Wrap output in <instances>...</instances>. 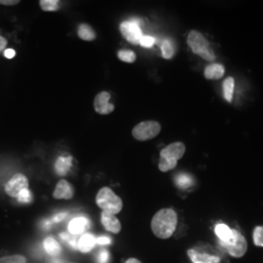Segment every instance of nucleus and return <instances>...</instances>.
Instances as JSON below:
<instances>
[{
  "mask_svg": "<svg viewBox=\"0 0 263 263\" xmlns=\"http://www.w3.org/2000/svg\"><path fill=\"white\" fill-rule=\"evenodd\" d=\"M178 225V215L174 210L167 208L157 212L151 220L153 234L159 239H169L172 237Z\"/></svg>",
  "mask_w": 263,
  "mask_h": 263,
  "instance_id": "nucleus-1",
  "label": "nucleus"
},
{
  "mask_svg": "<svg viewBox=\"0 0 263 263\" xmlns=\"http://www.w3.org/2000/svg\"><path fill=\"white\" fill-rule=\"evenodd\" d=\"M96 203L103 212L111 215L119 214L122 211L123 202L119 196L115 194L109 187H103L100 189L96 197Z\"/></svg>",
  "mask_w": 263,
  "mask_h": 263,
  "instance_id": "nucleus-2",
  "label": "nucleus"
},
{
  "mask_svg": "<svg viewBox=\"0 0 263 263\" xmlns=\"http://www.w3.org/2000/svg\"><path fill=\"white\" fill-rule=\"evenodd\" d=\"M187 43L191 48L192 52L194 54L199 55L200 57L205 59L207 61H214L216 59V55L207 41L206 38L202 35V34L192 31L188 35Z\"/></svg>",
  "mask_w": 263,
  "mask_h": 263,
  "instance_id": "nucleus-3",
  "label": "nucleus"
},
{
  "mask_svg": "<svg viewBox=\"0 0 263 263\" xmlns=\"http://www.w3.org/2000/svg\"><path fill=\"white\" fill-rule=\"evenodd\" d=\"M161 125L156 121H143L134 127L132 135L137 140H149L158 136L160 133Z\"/></svg>",
  "mask_w": 263,
  "mask_h": 263,
  "instance_id": "nucleus-4",
  "label": "nucleus"
},
{
  "mask_svg": "<svg viewBox=\"0 0 263 263\" xmlns=\"http://www.w3.org/2000/svg\"><path fill=\"white\" fill-rule=\"evenodd\" d=\"M233 257L240 258L245 255L248 250V244L245 237L236 229H233V239L228 244L221 245Z\"/></svg>",
  "mask_w": 263,
  "mask_h": 263,
  "instance_id": "nucleus-5",
  "label": "nucleus"
},
{
  "mask_svg": "<svg viewBox=\"0 0 263 263\" xmlns=\"http://www.w3.org/2000/svg\"><path fill=\"white\" fill-rule=\"evenodd\" d=\"M28 188V180L23 173H16L5 185V192L13 198H17L20 193Z\"/></svg>",
  "mask_w": 263,
  "mask_h": 263,
  "instance_id": "nucleus-6",
  "label": "nucleus"
},
{
  "mask_svg": "<svg viewBox=\"0 0 263 263\" xmlns=\"http://www.w3.org/2000/svg\"><path fill=\"white\" fill-rule=\"evenodd\" d=\"M120 32L128 42L137 45L142 37L141 30L137 21H126L120 24Z\"/></svg>",
  "mask_w": 263,
  "mask_h": 263,
  "instance_id": "nucleus-7",
  "label": "nucleus"
},
{
  "mask_svg": "<svg viewBox=\"0 0 263 263\" xmlns=\"http://www.w3.org/2000/svg\"><path fill=\"white\" fill-rule=\"evenodd\" d=\"M110 98V94L105 91L101 92L96 96L94 100V108L97 113L107 115L114 110V105L109 103Z\"/></svg>",
  "mask_w": 263,
  "mask_h": 263,
  "instance_id": "nucleus-8",
  "label": "nucleus"
},
{
  "mask_svg": "<svg viewBox=\"0 0 263 263\" xmlns=\"http://www.w3.org/2000/svg\"><path fill=\"white\" fill-rule=\"evenodd\" d=\"M184 152H185V145L183 142H173L161 150L160 157L167 158L170 160L178 161L183 157Z\"/></svg>",
  "mask_w": 263,
  "mask_h": 263,
  "instance_id": "nucleus-9",
  "label": "nucleus"
},
{
  "mask_svg": "<svg viewBox=\"0 0 263 263\" xmlns=\"http://www.w3.org/2000/svg\"><path fill=\"white\" fill-rule=\"evenodd\" d=\"M74 195L73 186L66 180H61L56 185V188L53 192V197L57 200H69Z\"/></svg>",
  "mask_w": 263,
  "mask_h": 263,
  "instance_id": "nucleus-10",
  "label": "nucleus"
},
{
  "mask_svg": "<svg viewBox=\"0 0 263 263\" xmlns=\"http://www.w3.org/2000/svg\"><path fill=\"white\" fill-rule=\"evenodd\" d=\"M101 221L105 230L113 234H118L122 229V225L119 219L116 218L114 215H111L109 213L103 212L101 216Z\"/></svg>",
  "mask_w": 263,
  "mask_h": 263,
  "instance_id": "nucleus-11",
  "label": "nucleus"
},
{
  "mask_svg": "<svg viewBox=\"0 0 263 263\" xmlns=\"http://www.w3.org/2000/svg\"><path fill=\"white\" fill-rule=\"evenodd\" d=\"M90 227V220L85 217L73 218L69 224V231L72 235H79Z\"/></svg>",
  "mask_w": 263,
  "mask_h": 263,
  "instance_id": "nucleus-12",
  "label": "nucleus"
},
{
  "mask_svg": "<svg viewBox=\"0 0 263 263\" xmlns=\"http://www.w3.org/2000/svg\"><path fill=\"white\" fill-rule=\"evenodd\" d=\"M187 254L193 263H219L220 259L217 255H211L204 252H197L196 250H188Z\"/></svg>",
  "mask_w": 263,
  "mask_h": 263,
  "instance_id": "nucleus-13",
  "label": "nucleus"
},
{
  "mask_svg": "<svg viewBox=\"0 0 263 263\" xmlns=\"http://www.w3.org/2000/svg\"><path fill=\"white\" fill-rule=\"evenodd\" d=\"M97 244V238L90 233H85L81 236L78 240L77 248L81 252L87 253L91 252L92 250L95 248Z\"/></svg>",
  "mask_w": 263,
  "mask_h": 263,
  "instance_id": "nucleus-14",
  "label": "nucleus"
},
{
  "mask_svg": "<svg viewBox=\"0 0 263 263\" xmlns=\"http://www.w3.org/2000/svg\"><path fill=\"white\" fill-rule=\"evenodd\" d=\"M215 232L219 239L220 245L228 244L229 242L233 239V229L230 228L226 224L219 223L216 226Z\"/></svg>",
  "mask_w": 263,
  "mask_h": 263,
  "instance_id": "nucleus-15",
  "label": "nucleus"
},
{
  "mask_svg": "<svg viewBox=\"0 0 263 263\" xmlns=\"http://www.w3.org/2000/svg\"><path fill=\"white\" fill-rule=\"evenodd\" d=\"M72 166L71 156H61L55 163V170L59 176L64 177L70 171Z\"/></svg>",
  "mask_w": 263,
  "mask_h": 263,
  "instance_id": "nucleus-16",
  "label": "nucleus"
},
{
  "mask_svg": "<svg viewBox=\"0 0 263 263\" xmlns=\"http://www.w3.org/2000/svg\"><path fill=\"white\" fill-rule=\"evenodd\" d=\"M224 75V68L219 64H212L205 69V77L207 79L218 80Z\"/></svg>",
  "mask_w": 263,
  "mask_h": 263,
  "instance_id": "nucleus-17",
  "label": "nucleus"
},
{
  "mask_svg": "<svg viewBox=\"0 0 263 263\" xmlns=\"http://www.w3.org/2000/svg\"><path fill=\"white\" fill-rule=\"evenodd\" d=\"M45 252L51 256H57L62 252L61 245L53 237H47L43 242Z\"/></svg>",
  "mask_w": 263,
  "mask_h": 263,
  "instance_id": "nucleus-18",
  "label": "nucleus"
},
{
  "mask_svg": "<svg viewBox=\"0 0 263 263\" xmlns=\"http://www.w3.org/2000/svg\"><path fill=\"white\" fill-rule=\"evenodd\" d=\"M77 35L80 39L85 40V41H93L96 39V34H95L94 30L90 25H88L86 23H82L79 25Z\"/></svg>",
  "mask_w": 263,
  "mask_h": 263,
  "instance_id": "nucleus-19",
  "label": "nucleus"
},
{
  "mask_svg": "<svg viewBox=\"0 0 263 263\" xmlns=\"http://www.w3.org/2000/svg\"><path fill=\"white\" fill-rule=\"evenodd\" d=\"M176 185L181 189H187L193 185V178L186 173H180L174 178Z\"/></svg>",
  "mask_w": 263,
  "mask_h": 263,
  "instance_id": "nucleus-20",
  "label": "nucleus"
},
{
  "mask_svg": "<svg viewBox=\"0 0 263 263\" xmlns=\"http://www.w3.org/2000/svg\"><path fill=\"white\" fill-rule=\"evenodd\" d=\"M233 93H234V79L232 77H227L223 82V96L228 103H232Z\"/></svg>",
  "mask_w": 263,
  "mask_h": 263,
  "instance_id": "nucleus-21",
  "label": "nucleus"
},
{
  "mask_svg": "<svg viewBox=\"0 0 263 263\" xmlns=\"http://www.w3.org/2000/svg\"><path fill=\"white\" fill-rule=\"evenodd\" d=\"M39 5L43 11H57L60 8V1H57V0H40Z\"/></svg>",
  "mask_w": 263,
  "mask_h": 263,
  "instance_id": "nucleus-22",
  "label": "nucleus"
},
{
  "mask_svg": "<svg viewBox=\"0 0 263 263\" xmlns=\"http://www.w3.org/2000/svg\"><path fill=\"white\" fill-rule=\"evenodd\" d=\"M161 50H162V56L164 59H172L173 54H174V49L172 46V42L170 40H164L162 46H161Z\"/></svg>",
  "mask_w": 263,
  "mask_h": 263,
  "instance_id": "nucleus-23",
  "label": "nucleus"
},
{
  "mask_svg": "<svg viewBox=\"0 0 263 263\" xmlns=\"http://www.w3.org/2000/svg\"><path fill=\"white\" fill-rule=\"evenodd\" d=\"M178 164V161L170 160L167 158H163L160 157V161H159V170L161 172H168L171 171L172 169L176 168Z\"/></svg>",
  "mask_w": 263,
  "mask_h": 263,
  "instance_id": "nucleus-24",
  "label": "nucleus"
},
{
  "mask_svg": "<svg viewBox=\"0 0 263 263\" xmlns=\"http://www.w3.org/2000/svg\"><path fill=\"white\" fill-rule=\"evenodd\" d=\"M117 56H118L120 61L125 62V63H130V64H131V63H134V62L136 61V59H137L136 54H135L133 51H131V50H122V51H119L118 54H117Z\"/></svg>",
  "mask_w": 263,
  "mask_h": 263,
  "instance_id": "nucleus-25",
  "label": "nucleus"
},
{
  "mask_svg": "<svg viewBox=\"0 0 263 263\" xmlns=\"http://www.w3.org/2000/svg\"><path fill=\"white\" fill-rule=\"evenodd\" d=\"M0 263H26V258L22 254H14L0 257Z\"/></svg>",
  "mask_w": 263,
  "mask_h": 263,
  "instance_id": "nucleus-26",
  "label": "nucleus"
},
{
  "mask_svg": "<svg viewBox=\"0 0 263 263\" xmlns=\"http://www.w3.org/2000/svg\"><path fill=\"white\" fill-rule=\"evenodd\" d=\"M252 238H253V243L255 246L263 248V226H256L254 228Z\"/></svg>",
  "mask_w": 263,
  "mask_h": 263,
  "instance_id": "nucleus-27",
  "label": "nucleus"
},
{
  "mask_svg": "<svg viewBox=\"0 0 263 263\" xmlns=\"http://www.w3.org/2000/svg\"><path fill=\"white\" fill-rule=\"evenodd\" d=\"M75 235H72L70 233H62L61 234V238L62 240L65 241L66 243H68L69 247L73 248V249H78L77 248V244H78V241H76Z\"/></svg>",
  "mask_w": 263,
  "mask_h": 263,
  "instance_id": "nucleus-28",
  "label": "nucleus"
},
{
  "mask_svg": "<svg viewBox=\"0 0 263 263\" xmlns=\"http://www.w3.org/2000/svg\"><path fill=\"white\" fill-rule=\"evenodd\" d=\"M18 201L22 204H28L31 202H33V194L32 192L30 191V189H24L23 190L20 195L17 197Z\"/></svg>",
  "mask_w": 263,
  "mask_h": 263,
  "instance_id": "nucleus-29",
  "label": "nucleus"
},
{
  "mask_svg": "<svg viewBox=\"0 0 263 263\" xmlns=\"http://www.w3.org/2000/svg\"><path fill=\"white\" fill-rule=\"evenodd\" d=\"M154 43H155V39L149 35H142L139 41V44L144 48H151L154 45Z\"/></svg>",
  "mask_w": 263,
  "mask_h": 263,
  "instance_id": "nucleus-30",
  "label": "nucleus"
},
{
  "mask_svg": "<svg viewBox=\"0 0 263 263\" xmlns=\"http://www.w3.org/2000/svg\"><path fill=\"white\" fill-rule=\"evenodd\" d=\"M110 260V254L106 250H101L97 255V263H108Z\"/></svg>",
  "mask_w": 263,
  "mask_h": 263,
  "instance_id": "nucleus-31",
  "label": "nucleus"
},
{
  "mask_svg": "<svg viewBox=\"0 0 263 263\" xmlns=\"http://www.w3.org/2000/svg\"><path fill=\"white\" fill-rule=\"evenodd\" d=\"M97 243L101 246H107L111 244V238L108 236H100L97 238Z\"/></svg>",
  "mask_w": 263,
  "mask_h": 263,
  "instance_id": "nucleus-32",
  "label": "nucleus"
},
{
  "mask_svg": "<svg viewBox=\"0 0 263 263\" xmlns=\"http://www.w3.org/2000/svg\"><path fill=\"white\" fill-rule=\"evenodd\" d=\"M19 0H0L1 5H6V6H13L16 4H19Z\"/></svg>",
  "mask_w": 263,
  "mask_h": 263,
  "instance_id": "nucleus-33",
  "label": "nucleus"
},
{
  "mask_svg": "<svg viewBox=\"0 0 263 263\" xmlns=\"http://www.w3.org/2000/svg\"><path fill=\"white\" fill-rule=\"evenodd\" d=\"M15 55H16V52L13 49H7L4 52V56L7 57V59H13V57H15Z\"/></svg>",
  "mask_w": 263,
  "mask_h": 263,
  "instance_id": "nucleus-34",
  "label": "nucleus"
},
{
  "mask_svg": "<svg viewBox=\"0 0 263 263\" xmlns=\"http://www.w3.org/2000/svg\"><path fill=\"white\" fill-rule=\"evenodd\" d=\"M6 45H7V40L3 36L0 35V53H1V51H3L5 49Z\"/></svg>",
  "mask_w": 263,
  "mask_h": 263,
  "instance_id": "nucleus-35",
  "label": "nucleus"
},
{
  "mask_svg": "<svg viewBox=\"0 0 263 263\" xmlns=\"http://www.w3.org/2000/svg\"><path fill=\"white\" fill-rule=\"evenodd\" d=\"M66 216H67V214L66 213H63V214H59V215H56L54 218H53V221L54 222H59V221H62L64 218H66Z\"/></svg>",
  "mask_w": 263,
  "mask_h": 263,
  "instance_id": "nucleus-36",
  "label": "nucleus"
},
{
  "mask_svg": "<svg viewBox=\"0 0 263 263\" xmlns=\"http://www.w3.org/2000/svg\"><path fill=\"white\" fill-rule=\"evenodd\" d=\"M43 227H44V229H46V230L50 228V227H51V220H46V221H44Z\"/></svg>",
  "mask_w": 263,
  "mask_h": 263,
  "instance_id": "nucleus-37",
  "label": "nucleus"
},
{
  "mask_svg": "<svg viewBox=\"0 0 263 263\" xmlns=\"http://www.w3.org/2000/svg\"><path fill=\"white\" fill-rule=\"evenodd\" d=\"M125 263H142L140 262L137 258H129Z\"/></svg>",
  "mask_w": 263,
  "mask_h": 263,
  "instance_id": "nucleus-38",
  "label": "nucleus"
},
{
  "mask_svg": "<svg viewBox=\"0 0 263 263\" xmlns=\"http://www.w3.org/2000/svg\"><path fill=\"white\" fill-rule=\"evenodd\" d=\"M53 263H62V261H61V260H54Z\"/></svg>",
  "mask_w": 263,
  "mask_h": 263,
  "instance_id": "nucleus-39",
  "label": "nucleus"
}]
</instances>
